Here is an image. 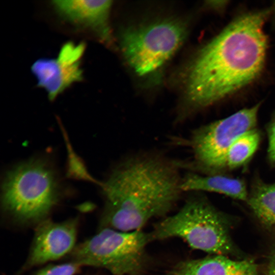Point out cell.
<instances>
[{
  "mask_svg": "<svg viewBox=\"0 0 275 275\" xmlns=\"http://www.w3.org/2000/svg\"><path fill=\"white\" fill-rule=\"evenodd\" d=\"M181 188L183 192L215 193L244 201L249 192L242 179L224 174L206 175L194 172L182 177Z\"/></svg>",
  "mask_w": 275,
  "mask_h": 275,
  "instance_id": "cell-12",
  "label": "cell"
},
{
  "mask_svg": "<svg viewBox=\"0 0 275 275\" xmlns=\"http://www.w3.org/2000/svg\"><path fill=\"white\" fill-rule=\"evenodd\" d=\"M153 240L178 237L191 248L225 255L233 245L224 215L201 192H191L178 212L157 224Z\"/></svg>",
  "mask_w": 275,
  "mask_h": 275,
  "instance_id": "cell-3",
  "label": "cell"
},
{
  "mask_svg": "<svg viewBox=\"0 0 275 275\" xmlns=\"http://www.w3.org/2000/svg\"><path fill=\"white\" fill-rule=\"evenodd\" d=\"M180 167L158 151L127 156L100 183L106 201L102 228L141 230L150 219L166 215L182 193Z\"/></svg>",
  "mask_w": 275,
  "mask_h": 275,
  "instance_id": "cell-2",
  "label": "cell"
},
{
  "mask_svg": "<svg viewBox=\"0 0 275 275\" xmlns=\"http://www.w3.org/2000/svg\"><path fill=\"white\" fill-rule=\"evenodd\" d=\"M246 202L262 223L269 227L275 226V182L267 183L256 178L248 192Z\"/></svg>",
  "mask_w": 275,
  "mask_h": 275,
  "instance_id": "cell-13",
  "label": "cell"
},
{
  "mask_svg": "<svg viewBox=\"0 0 275 275\" xmlns=\"http://www.w3.org/2000/svg\"><path fill=\"white\" fill-rule=\"evenodd\" d=\"M168 275H259L256 265L248 260H233L224 255L181 262Z\"/></svg>",
  "mask_w": 275,
  "mask_h": 275,
  "instance_id": "cell-11",
  "label": "cell"
},
{
  "mask_svg": "<svg viewBox=\"0 0 275 275\" xmlns=\"http://www.w3.org/2000/svg\"><path fill=\"white\" fill-rule=\"evenodd\" d=\"M268 15L262 10L238 17L201 50L187 76L190 108L211 105L259 75L267 49L264 25Z\"/></svg>",
  "mask_w": 275,
  "mask_h": 275,
  "instance_id": "cell-1",
  "label": "cell"
},
{
  "mask_svg": "<svg viewBox=\"0 0 275 275\" xmlns=\"http://www.w3.org/2000/svg\"><path fill=\"white\" fill-rule=\"evenodd\" d=\"M182 22L164 20L126 29L121 37L124 57L140 75L162 66L177 51L186 36Z\"/></svg>",
  "mask_w": 275,
  "mask_h": 275,
  "instance_id": "cell-7",
  "label": "cell"
},
{
  "mask_svg": "<svg viewBox=\"0 0 275 275\" xmlns=\"http://www.w3.org/2000/svg\"><path fill=\"white\" fill-rule=\"evenodd\" d=\"M4 209L22 222H37L58 200L60 187L53 170L43 159L21 163L6 175L3 186Z\"/></svg>",
  "mask_w": 275,
  "mask_h": 275,
  "instance_id": "cell-4",
  "label": "cell"
},
{
  "mask_svg": "<svg viewBox=\"0 0 275 275\" xmlns=\"http://www.w3.org/2000/svg\"><path fill=\"white\" fill-rule=\"evenodd\" d=\"M259 131L254 128L239 136L232 144L227 154V170L235 169L244 166L253 157L260 142Z\"/></svg>",
  "mask_w": 275,
  "mask_h": 275,
  "instance_id": "cell-14",
  "label": "cell"
},
{
  "mask_svg": "<svg viewBox=\"0 0 275 275\" xmlns=\"http://www.w3.org/2000/svg\"><path fill=\"white\" fill-rule=\"evenodd\" d=\"M67 148L68 152L67 175L75 179L95 182L100 185V183L97 182L88 173L81 159L72 150L69 143H67Z\"/></svg>",
  "mask_w": 275,
  "mask_h": 275,
  "instance_id": "cell-15",
  "label": "cell"
},
{
  "mask_svg": "<svg viewBox=\"0 0 275 275\" xmlns=\"http://www.w3.org/2000/svg\"><path fill=\"white\" fill-rule=\"evenodd\" d=\"M260 107L258 103L194 130L185 142L191 159L178 161L181 168L202 175L223 174L229 148L241 134L256 128Z\"/></svg>",
  "mask_w": 275,
  "mask_h": 275,
  "instance_id": "cell-5",
  "label": "cell"
},
{
  "mask_svg": "<svg viewBox=\"0 0 275 275\" xmlns=\"http://www.w3.org/2000/svg\"><path fill=\"white\" fill-rule=\"evenodd\" d=\"M80 265L72 261L57 265L48 266L39 270L35 275H74Z\"/></svg>",
  "mask_w": 275,
  "mask_h": 275,
  "instance_id": "cell-16",
  "label": "cell"
},
{
  "mask_svg": "<svg viewBox=\"0 0 275 275\" xmlns=\"http://www.w3.org/2000/svg\"><path fill=\"white\" fill-rule=\"evenodd\" d=\"M266 275H275V243L269 256L266 270Z\"/></svg>",
  "mask_w": 275,
  "mask_h": 275,
  "instance_id": "cell-18",
  "label": "cell"
},
{
  "mask_svg": "<svg viewBox=\"0 0 275 275\" xmlns=\"http://www.w3.org/2000/svg\"><path fill=\"white\" fill-rule=\"evenodd\" d=\"M151 240V233L141 230L124 232L104 228L74 248L72 261L81 266L104 268L114 275H136L145 266V249Z\"/></svg>",
  "mask_w": 275,
  "mask_h": 275,
  "instance_id": "cell-6",
  "label": "cell"
},
{
  "mask_svg": "<svg viewBox=\"0 0 275 275\" xmlns=\"http://www.w3.org/2000/svg\"><path fill=\"white\" fill-rule=\"evenodd\" d=\"M76 234V220L61 223L42 221L36 228L25 268L58 259L72 252L75 248Z\"/></svg>",
  "mask_w": 275,
  "mask_h": 275,
  "instance_id": "cell-9",
  "label": "cell"
},
{
  "mask_svg": "<svg viewBox=\"0 0 275 275\" xmlns=\"http://www.w3.org/2000/svg\"><path fill=\"white\" fill-rule=\"evenodd\" d=\"M85 49L82 43L68 42L62 46L56 58L40 59L33 64L31 71L37 85L45 90L50 100L82 80L80 63Z\"/></svg>",
  "mask_w": 275,
  "mask_h": 275,
  "instance_id": "cell-8",
  "label": "cell"
},
{
  "mask_svg": "<svg viewBox=\"0 0 275 275\" xmlns=\"http://www.w3.org/2000/svg\"><path fill=\"white\" fill-rule=\"evenodd\" d=\"M268 136L267 157L269 162L275 165V116L267 126Z\"/></svg>",
  "mask_w": 275,
  "mask_h": 275,
  "instance_id": "cell-17",
  "label": "cell"
},
{
  "mask_svg": "<svg viewBox=\"0 0 275 275\" xmlns=\"http://www.w3.org/2000/svg\"><path fill=\"white\" fill-rule=\"evenodd\" d=\"M111 1H54L57 12L70 21L90 28L104 38L109 37Z\"/></svg>",
  "mask_w": 275,
  "mask_h": 275,
  "instance_id": "cell-10",
  "label": "cell"
}]
</instances>
